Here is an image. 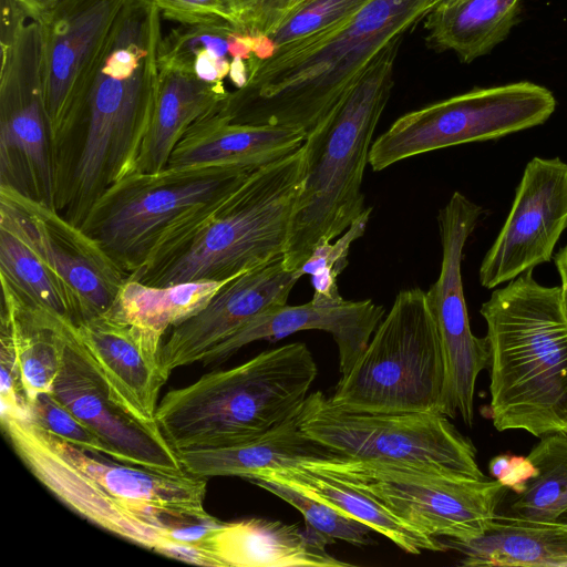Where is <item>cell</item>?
I'll return each mask as SVG.
<instances>
[{
	"label": "cell",
	"mask_w": 567,
	"mask_h": 567,
	"mask_svg": "<svg viewBox=\"0 0 567 567\" xmlns=\"http://www.w3.org/2000/svg\"><path fill=\"white\" fill-rule=\"evenodd\" d=\"M445 546L463 554L462 566L567 567V524L497 513L480 537Z\"/></svg>",
	"instance_id": "obj_26"
},
{
	"label": "cell",
	"mask_w": 567,
	"mask_h": 567,
	"mask_svg": "<svg viewBox=\"0 0 567 567\" xmlns=\"http://www.w3.org/2000/svg\"><path fill=\"white\" fill-rule=\"evenodd\" d=\"M25 10L34 14H40L45 8L56 2L58 0H16Z\"/></svg>",
	"instance_id": "obj_42"
},
{
	"label": "cell",
	"mask_w": 567,
	"mask_h": 567,
	"mask_svg": "<svg viewBox=\"0 0 567 567\" xmlns=\"http://www.w3.org/2000/svg\"><path fill=\"white\" fill-rule=\"evenodd\" d=\"M371 0H307L271 33L256 37L254 60H265L276 51L337 27Z\"/></svg>",
	"instance_id": "obj_33"
},
{
	"label": "cell",
	"mask_w": 567,
	"mask_h": 567,
	"mask_svg": "<svg viewBox=\"0 0 567 567\" xmlns=\"http://www.w3.org/2000/svg\"><path fill=\"white\" fill-rule=\"evenodd\" d=\"M162 17L181 25H194L218 20L233 21L225 0H152ZM235 23V22H234Z\"/></svg>",
	"instance_id": "obj_39"
},
{
	"label": "cell",
	"mask_w": 567,
	"mask_h": 567,
	"mask_svg": "<svg viewBox=\"0 0 567 567\" xmlns=\"http://www.w3.org/2000/svg\"><path fill=\"white\" fill-rule=\"evenodd\" d=\"M0 279L31 305L64 322L79 323V310L70 291L31 249L4 228H0Z\"/></svg>",
	"instance_id": "obj_31"
},
{
	"label": "cell",
	"mask_w": 567,
	"mask_h": 567,
	"mask_svg": "<svg viewBox=\"0 0 567 567\" xmlns=\"http://www.w3.org/2000/svg\"><path fill=\"white\" fill-rule=\"evenodd\" d=\"M155 105L137 161L136 172L158 173L187 131L215 111L229 92L199 80L194 73L162 65Z\"/></svg>",
	"instance_id": "obj_24"
},
{
	"label": "cell",
	"mask_w": 567,
	"mask_h": 567,
	"mask_svg": "<svg viewBox=\"0 0 567 567\" xmlns=\"http://www.w3.org/2000/svg\"><path fill=\"white\" fill-rule=\"evenodd\" d=\"M439 0H371L316 37L248 61L246 84L221 113L234 123L309 133L343 97L375 54L404 37Z\"/></svg>",
	"instance_id": "obj_2"
},
{
	"label": "cell",
	"mask_w": 567,
	"mask_h": 567,
	"mask_svg": "<svg viewBox=\"0 0 567 567\" xmlns=\"http://www.w3.org/2000/svg\"><path fill=\"white\" fill-rule=\"evenodd\" d=\"M556 104L548 89L527 81L474 89L399 117L372 143L369 164L380 172L435 150L498 140L544 124Z\"/></svg>",
	"instance_id": "obj_12"
},
{
	"label": "cell",
	"mask_w": 567,
	"mask_h": 567,
	"mask_svg": "<svg viewBox=\"0 0 567 567\" xmlns=\"http://www.w3.org/2000/svg\"><path fill=\"white\" fill-rule=\"evenodd\" d=\"M301 432L330 453L360 460L408 463L477 480L476 449L437 412L369 413L333 405L321 391L297 412Z\"/></svg>",
	"instance_id": "obj_11"
},
{
	"label": "cell",
	"mask_w": 567,
	"mask_h": 567,
	"mask_svg": "<svg viewBox=\"0 0 567 567\" xmlns=\"http://www.w3.org/2000/svg\"><path fill=\"white\" fill-rule=\"evenodd\" d=\"M491 346V417L497 431L567 433V318L560 287L533 270L493 290L481 307Z\"/></svg>",
	"instance_id": "obj_3"
},
{
	"label": "cell",
	"mask_w": 567,
	"mask_h": 567,
	"mask_svg": "<svg viewBox=\"0 0 567 567\" xmlns=\"http://www.w3.org/2000/svg\"><path fill=\"white\" fill-rule=\"evenodd\" d=\"M51 437L63 456L112 498L204 508L206 478L168 475L117 461H103L52 434Z\"/></svg>",
	"instance_id": "obj_28"
},
{
	"label": "cell",
	"mask_w": 567,
	"mask_h": 567,
	"mask_svg": "<svg viewBox=\"0 0 567 567\" xmlns=\"http://www.w3.org/2000/svg\"><path fill=\"white\" fill-rule=\"evenodd\" d=\"M0 228L18 237L70 291L79 323L107 313L128 279L92 237L54 207L1 184Z\"/></svg>",
	"instance_id": "obj_14"
},
{
	"label": "cell",
	"mask_w": 567,
	"mask_h": 567,
	"mask_svg": "<svg viewBox=\"0 0 567 567\" xmlns=\"http://www.w3.org/2000/svg\"><path fill=\"white\" fill-rule=\"evenodd\" d=\"M0 343L1 419L29 417V401L22 386L14 337L2 319Z\"/></svg>",
	"instance_id": "obj_37"
},
{
	"label": "cell",
	"mask_w": 567,
	"mask_h": 567,
	"mask_svg": "<svg viewBox=\"0 0 567 567\" xmlns=\"http://www.w3.org/2000/svg\"><path fill=\"white\" fill-rule=\"evenodd\" d=\"M29 417L40 427L81 450L104 454L120 462L116 452L71 413L51 392L29 403Z\"/></svg>",
	"instance_id": "obj_36"
},
{
	"label": "cell",
	"mask_w": 567,
	"mask_h": 567,
	"mask_svg": "<svg viewBox=\"0 0 567 567\" xmlns=\"http://www.w3.org/2000/svg\"><path fill=\"white\" fill-rule=\"evenodd\" d=\"M298 410L282 423L254 440L231 445L178 451L184 471L198 478H248L261 472L332 454L301 432L297 419Z\"/></svg>",
	"instance_id": "obj_25"
},
{
	"label": "cell",
	"mask_w": 567,
	"mask_h": 567,
	"mask_svg": "<svg viewBox=\"0 0 567 567\" xmlns=\"http://www.w3.org/2000/svg\"><path fill=\"white\" fill-rule=\"evenodd\" d=\"M483 208L454 192L437 215L442 262L439 278L426 292L436 322L444 359L441 413H458L467 426L474 420V392L478 374L491 365L487 336L473 334L465 302L461 265L468 237L476 228Z\"/></svg>",
	"instance_id": "obj_13"
},
{
	"label": "cell",
	"mask_w": 567,
	"mask_h": 567,
	"mask_svg": "<svg viewBox=\"0 0 567 567\" xmlns=\"http://www.w3.org/2000/svg\"><path fill=\"white\" fill-rule=\"evenodd\" d=\"M0 184L54 207L42 20L14 0L1 1Z\"/></svg>",
	"instance_id": "obj_10"
},
{
	"label": "cell",
	"mask_w": 567,
	"mask_h": 567,
	"mask_svg": "<svg viewBox=\"0 0 567 567\" xmlns=\"http://www.w3.org/2000/svg\"><path fill=\"white\" fill-rule=\"evenodd\" d=\"M70 328L111 395L138 420L157 425L158 396L169 377L161 361L162 347L138 328L109 315Z\"/></svg>",
	"instance_id": "obj_20"
},
{
	"label": "cell",
	"mask_w": 567,
	"mask_h": 567,
	"mask_svg": "<svg viewBox=\"0 0 567 567\" xmlns=\"http://www.w3.org/2000/svg\"><path fill=\"white\" fill-rule=\"evenodd\" d=\"M317 373L305 343L284 344L167 392L156 423L177 452L247 442L293 414Z\"/></svg>",
	"instance_id": "obj_5"
},
{
	"label": "cell",
	"mask_w": 567,
	"mask_h": 567,
	"mask_svg": "<svg viewBox=\"0 0 567 567\" xmlns=\"http://www.w3.org/2000/svg\"><path fill=\"white\" fill-rule=\"evenodd\" d=\"M252 172L225 166L134 172L99 198L80 227L137 279L203 207L233 193Z\"/></svg>",
	"instance_id": "obj_7"
},
{
	"label": "cell",
	"mask_w": 567,
	"mask_h": 567,
	"mask_svg": "<svg viewBox=\"0 0 567 567\" xmlns=\"http://www.w3.org/2000/svg\"><path fill=\"white\" fill-rule=\"evenodd\" d=\"M125 0H58L41 13L51 150L78 121Z\"/></svg>",
	"instance_id": "obj_15"
},
{
	"label": "cell",
	"mask_w": 567,
	"mask_h": 567,
	"mask_svg": "<svg viewBox=\"0 0 567 567\" xmlns=\"http://www.w3.org/2000/svg\"><path fill=\"white\" fill-rule=\"evenodd\" d=\"M299 464L371 496L435 538L467 542L480 537L508 491L496 480L470 478L408 463L330 454Z\"/></svg>",
	"instance_id": "obj_9"
},
{
	"label": "cell",
	"mask_w": 567,
	"mask_h": 567,
	"mask_svg": "<svg viewBox=\"0 0 567 567\" xmlns=\"http://www.w3.org/2000/svg\"><path fill=\"white\" fill-rule=\"evenodd\" d=\"M303 176L302 146L254 171L178 249L136 280L223 281L284 256Z\"/></svg>",
	"instance_id": "obj_6"
},
{
	"label": "cell",
	"mask_w": 567,
	"mask_h": 567,
	"mask_svg": "<svg viewBox=\"0 0 567 567\" xmlns=\"http://www.w3.org/2000/svg\"><path fill=\"white\" fill-rule=\"evenodd\" d=\"M443 386L441 338L426 292L409 288L399 291L329 401L354 412L441 413Z\"/></svg>",
	"instance_id": "obj_8"
},
{
	"label": "cell",
	"mask_w": 567,
	"mask_h": 567,
	"mask_svg": "<svg viewBox=\"0 0 567 567\" xmlns=\"http://www.w3.org/2000/svg\"><path fill=\"white\" fill-rule=\"evenodd\" d=\"M70 327L65 328L61 365L51 390L54 398L112 447L121 463L168 475L187 474L158 425L138 420L111 395Z\"/></svg>",
	"instance_id": "obj_17"
},
{
	"label": "cell",
	"mask_w": 567,
	"mask_h": 567,
	"mask_svg": "<svg viewBox=\"0 0 567 567\" xmlns=\"http://www.w3.org/2000/svg\"><path fill=\"white\" fill-rule=\"evenodd\" d=\"M520 0H452L436 3L424 18L426 43L451 50L462 62L487 54L516 23Z\"/></svg>",
	"instance_id": "obj_29"
},
{
	"label": "cell",
	"mask_w": 567,
	"mask_h": 567,
	"mask_svg": "<svg viewBox=\"0 0 567 567\" xmlns=\"http://www.w3.org/2000/svg\"><path fill=\"white\" fill-rule=\"evenodd\" d=\"M252 476L285 483L326 503L339 513L368 525L373 532L383 535L408 554L419 555L423 550L447 549L444 543L403 522L371 496L301 464L266 471Z\"/></svg>",
	"instance_id": "obj_27"
},
{
	"label": "cell",
	"mask_w": 567,
	"mask_h": 567,
	"mask_svg": "<svg viewBox=\"0 0 567 567\" xmlns=\"http://www.w3.org/2000/svg\"><path fill=\"white\" fill-rule=\"evenodd\" d=\"M230 280L152 286L128 278L105 315L138 328L162 347L167 331L200 311Z\"/></svg>",
	"instance_id": "obj_30"
},
{
	"label": "cell",
	"mask_w": 567,
	"mask_h": 567,
	"mask_svg": "<svg viewBox=\"0 0 567 567\" xmlns=\"http://www.w3.org/2000/svg\"><path fill=\"white\" fill-rule=\"evenodd\" d=\"M384 313V308L371 299L352 301L312 297L307 303L285 305L259 315L209 350L202 361L205 364L225 361L258 340H278L302 330H322L337 343L342 378L367 348Z\"/></svg>",
	"instance_id": "obj_21"
},
{
	"label": "cell",
	"mask_w": 567,
	"mask_h": 567,
	"mask_svg": "<svg viewBox=\"0 0 567 567\" xmlns=\"http://www.w3.org/2000/svg\"><path fill=\"white\" fill-rule=\"evenodd\" d=\"M446 1H452V0H439L437 3L440 2H446Z\"/></svg>",
	"instance_id": "obj_44"
},
{
	"label": "cell",
	"mask_w": 567,
	"mask_h": 567,
	"mask_svg": "<svg viewBox=\"0 0 567 567\" xmlns=\"http://www.w3.org/2000/svg\"><path fill=\"white\" fill-rule=\"evenodd\" d=\"M303 274L290 271L284 256L224 285L197 313L173 327L161 348L165 371L202 361L209 350L259 315L287 305Z\"/></svg>",
	"instance_id": "obj_19"
},
{
	"label": "cell",
	"mask_w": 567,
	"mask_h": 567,
	"mask_svg": "<svg viewBox=\"0 0 567 567\" xmlns=\"http://www.w3.org/2000/svg\"><path fill=\"white\" fill-rule=\"evenodd\" d=\"M382 48L336 106L306 135L305 176L292 214L284 265L300 271L317 246L342 235L363 213V174L378 122L394 85L403 40Z\"/></svg>",
	"instance_id": "obj_4"
},
{
	"label": "cell",
	"mask_w": 567,
	"mask_h": 567,
	"mask_svg": "<svg viewBox=\"0 0 567 567\" xmlns=\"http://www.w3.org/2000/svg\"><path fill=\"white\" fill-rule=\"evenodd\" d=\"M538 470L526 488L508 502V513L520 518L555 522L567 511V433L540 437L527 455Z\"/></svg>",
	"instance_id": "obj_32"
},
{
	"label": "cell",
	"mask_w": 567,
	"mask_h": 567,
	"mask_svg": "<svg viewBox=\"0 0 567 567\" xmlns=\"http://www.w3.org/2000/svg\"><path fill=\"white\" fill-rule=\"evenodd\" d=\"M371 210V207L365 208L334 243L317 246L302 266L301 272L311 276L315 289L313 298L327 300L342 298L338 290L337 279L348 266L352 243L364 234Z\"/></svg>",
	"instance_id": "obj_35"
},
{
	"label": "cell",
	"mask_w": 567,
	"mask_h": 567,
	"mask_svg": "<svg viewBox=\"0 0 567 567\" xmlns=\"http://www.w3.org/2000/svg\"><path fill=\"white\" fill-rule=\"evenodd\" d=\"M567 229V163L533 157L525 166L509 214L484 256L480 284L497 288L551 259Z\"/></svg>",
	"instance_id": "obj_16"
},
{
	"label": "cell",
	"mask_w": 567,
	"mask_h": 567,
	"mask_svg": "<svg viewBox=\"0 0 567 567\" xmlns=\"http://www.w3.org/2000/svg\"><path fill=\"white\" fill-rule=\"evenodd\" d=\"M554 261L560 277V297L567 318V245L559 249L554 257Z\"/></svg>",
	"instance_id": "obj_41"
},
{
	"label": "cell",
	"mask_w": 567,
	"mask_h": 567,
	"mask_svg": "<svg viewBox=\"0 0 567 567\" xmlns=\"http://www.w3.org/2000/svg\"><path fill=\"white\" fill-rule=\"evenodd\" d=\"M220 106L187 131L166 168L225 166L256 171L296 152L305 142L307 134L300 130L230 122Z\"/></svg>",
	"instance_id": "obj_23"
},
{
	"label": "cell",
	"mask_w": 567,
	"mask_h": 567,
	"mask_svg": "<svg viewBox=\"0 0 567 567\" xmlns=\"http://www.w3.org/2000/svg\"><path fill=\"white\" fill-rule=\"evenodd\" d=\"M307 0H225L234 22L245 33L265 37Z\"/></svg>",
	"instance_id": "obj_38"
},
{
	"label": "cell",
	"mask_w": 567,
	"mask_h": 567,
	"mask_svg": "<svg viewBox=\"0 0 567 567\" xmlns=\"http://www.w3.org/2000/svg\"><path fill=\"white\" fill-rule=\"evenodd\" d=\"M2 427L17 455L58 499L101 528L147 549L165 544L151 525L148 503L112 498L56 449L51 434L30 417H3Z\"/></svg>",
	"instance_id": "obj_18"
},
{
	"label": "cell",
	"mask_w": 567,
	"mask_h": 567,
	"mask_svg": "<svg viewBox=\"0 0 567 567\" xmlns=\"http://www.w3.org/2000/svg\"><path fill=\"white\" fill-rule=\"evenodd\" d=\"M558 520L567 524V511L559 516Z\"/></svg>",
	"instance_id": "obj_43"
},
{
	"label": "cell",
	"mask_w": 567,
	"mask_h": 567,
	"mask_svg": "<svg viewBox=\"0 0 567 567\" xmlns=\"http://www.w3.org/2000/svg\"><path fill=\"white\" fill-rule=\"evenodd\" d=\"M161 16L152 0H125L84 107L52 154L54 208L75 226L136 172L159 83Z\"/></svg>",
	"instance_id": "obj_1"
},
{
	"label": "cell",
	"mask_w": 567,
	"mask_h": 567,
	"mask_svg": "<svg viewBox=\"0 0 567 567\" xmlns=\"http://www.w3.org/2000/svg\"><path fill=\"white\" fill-rule=\"evenodd\" d=\"M488 472L492 477L515 494L523 493L529 480L538 474L537 467L528 456L507 453L494 456L488 463Z\"/></svg>",
	"instance_id": "obj_40"
},
{
	"label": "cell",
	"mask_w": 567,
	"mask_h": 567,
	"mask_svg": "<svg viewBox=\"0 0 567 567\" xmlns=\"http://www.w3.org/2000/svg\"><path fill=\"white\" fill-rule=\"evenodd\" d=\"M247 480L297 508L306 524L321 534L357 546L373 544L370 536L372 529L368 525L339 513L328 504L275 480L262 476Z\"/></svg>",
	"instance_id": "obj_34"
},
{
	"label": "cell",
	"mask_w": 567,
	"mask_h": 567,
	"mask_svg": "<svg viewBox=\"0 0 567 567\" xmlns=\"http://www.w3.org/2000/svg\"><path fill=\"white\" fill-rule=\"evenodd\" d=\"M334 539L308 524L267 518L223 523L202 545L216 567H344L327 551Z\"/></svg>",
	"instance_id": "obj_22"
}]
</instances>
